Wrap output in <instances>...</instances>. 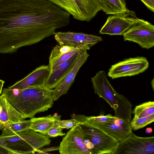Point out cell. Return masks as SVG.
I'll list each match as a JSON object with an SVG mask.
<instances>
[{
	"mask_svg": "<svg viewBox=\"0 0 154 154\" xmlns=\"http://www.w3.org/2000/svg\"><path fill=\"white\" fill-rule=\"evenodd\" d=\"M70 22V14L48 0H0V53L37 43Z\"/></svg>",
	"mask_w": 154,
	"mask_h": 154,
	"instance_id": "cell-1",
	"label": "cell"
},
{
	"mask_svg": "<svg viewBox=\"0 0 154 154\" xmlns=\"http://www.w3.org/2000/svg\"><path fill=\"white\" fill-rule=\"evenodd\" d=\"M52 92L53 89L45 85L21 90L4 88L2 94L25 119L34 117L51 108L54 101Z\"/></svg>",
	"mask_w": 154,
	"mask_h": 154,
	"instance_id": "cell-2",
	"label": "cell"
},
{
	"mask_svg": "<svg viewBox=\"0 0 154 154\" xmlns=\"http://www.w3.org/2000/svg\"><path fill=\"white\" fill-rule=\"evenodd\" d=\"M51 142L46 136L31 129L12 135H0V145L13 154L35 153Z\"/></svg>",
	"mask_w": 154,
	"mask_h": 154,
	"instance_id": "cell-3",
	"label": "cell"
},
{
	"mask_svg": "<svg viewBox=\"0 0 154 154\" xmlns=\"http://www.w3.org/2000/svg\"><path fill=\"white\" fill-rule=\"evenodd\" d=\"M72 16L74 19L89 22L101 10L99 0H48Z\"/></svg>",
	"mask_w": 154,
	"mask_h": 154,
	"instance_id": "cell-4",
	"label": "cell"
},
{
	"mask_svg": "<svg viewBox=\"0 0 154 154\" xmlns=\"http://www.w3.org/2000/svg\"><path fill=\"white\" fill-rule=\"evenodd\" d=\"M81 126L93 146V154H114L119 143L117 140L94 126Z\"/></svg>",
	"mask_w": 154,
	"mask_h": 154,
	"instance_id": "cell-5",
	"label": "cell"
},
{
	"mask_svg": "<svg viewBox=\"0 0 154 154\" xmlns=\"http://www.w3.org/2000/svg\"><path fill=\"white\" fill-rule=\"evenodd\" d=\"M86 136L81 126L72 128L63 138L59 147L61 154H93L85 143Z\"/></svg>",
	"mask_w": 154,
	"mask_h": 154,
	"instance_id": "cell-6",
	"label": "cell"
},
{
	"mask_svg": "<svg viewBox=\"0 0 154 154\" xmlns=\"http://www.w3.org/2000/svg\"><path fill=\"white\" fill-rule=\"evenodd\" d=\"M123 36L124 41L135 42L148 49L154 46V26L147 21L138 18Z\"/></svg>",
	"mask_w": 154,
	"mask_h": 154,
	"instance_id": "cell-7",
	"label": "cell"
},
{
	"mask_svg": "<svg viewBox=\"0 0 154 154\" xmlns=\"http://www.w3.org/2000/svg\"><path fill=\"white\" fill-rule=\"evenodd\" d=\"M154 137H141L132 132L119 142L114 154H154Z\"/></svg>",
	"mask_w": 154,
	"mask_h": 154,
	"instance_id": "cell-8",
	"label": "cell"
},
{
	"mask_svg": "<svg viewBox=\"0 0 154 154\" xmlns=\"http://www.w3.org/2000/svg\"><path fill=\"white\" fill-rule=\"evenodd\" d=\"M135 13L128 9L123 13L108 17L100 31L101 34L123 35L137 21Z\"/></svg>",
	"mask_w": 154,
	"mask_h": 154,
	"instance_id": "cell-9",
	"label": "cell"
},
{
	"mask_svg": "<svg viewBox=\"0 0 154 154\" xmlns=\"http://www.w3.org/2000/svg\"><path fill=\"white\" fill-rule=\"evenodd\" d=\"M149 65L145 57L130 58L112 66L108 75L112 79L135 75L146 71Z\"/></svg>",
	"mask_w": 154,
	"mask_h": 154,
	"instance_id": "cell-10",
	"label": "cell"
},
{
	"mask_svg": "<svg viewBox=\"0 0 154 154\" xmlns=\"http://www.w3.org/2000/svg\"><path fill=\"white\" fill-rule=\"evenodd\" d=\"M54 35V38L59 45L75 48L86 47L90 48L103 40L102 38L99 36L69 31L55 32Z\"/></svg>",
	"mask_w": 154,
	"mask_h": 154,
	"instance_id": "cell-11",
	"label": "cell"
},
{
	"mask_svg": "<svg viewBox=\"0 0 154 154\" xmlns=\"http://www.w3.org/2000/svg\"><path fill=\"white\" fill-rule=\"evenodd\" d=\"M91 80L95 93L104 99L115 111L117 107L115 96L116 91L108 80L105 71L98 72Z\"/></svg>",
	"mask_w": 154,
	"mask_h": 154,
	"instance_id": "cell-12",
	"label": "cell"
},
{
	"mask_svg": "<svg viewBox=\"0 0 154 154\" xmlns=\"http://www.w3.org/2000/svg\"><path fill=\"white\" fill-rule=\"evenodd\" d=\"M50 72L48 65L41 66L26 77L8 88L11 89L21 90L31 87H39L45 85Z\"/></svg>",
	"mask_w": 154,
	"mask_h": 154,
	"instance_id": "cell-13",
	"label": "cell"
},
{
	"mask_svg": "<svg viewBox=\"0 0 154 154\" xmlns=\"http://www.w3.org/2000/svg\"><path fill=\"white\" fill-rule=\"evenodd\" d=\"M130 122L128 120L120 119L115 116L114 118L110 121L91 125L98 128L119 142L132 132Z\"/></svg>",
	"mask_w": 154,
	"mask_h": 154,
	"instance_id": "cell-14",
	"label": "cell"
},
{
	"mask_svg": "<svg viewBox=\"0 0 154 154\" xmlns=\"http://www.w3.org/2000/svg\"><path fill=\"white\" fill-rule=\"evenodd\" d=\"M87 50L85 49L82 51L72 69L62 82L53 89L52 96L54 101L57 100L61 96L67 94L79 70L89 56Z\"/></svg>",
	"mask_w": 154,
	"mask_h": 154,
	"instance_id": "cell-15",
	"label": "cell"
},
{
	"mask_svg": "<svg viewBox=\"0 0 154 154\" xmlns=\"http://www.w3.org/2000/svg\"><path fill=\"white\" fill-rule=\"evenodd\" d=\"M88 48H82L77 51L69 60L63 63L50 72L46 84V86L53 89L58 85L64 79L74 66L81 52Z\"/></svg>",
	"mask_w": 154,
	"mask_h": 154,
	"instance_id": "cell-16",
	"label": "cell"
},
{
	"mask_svg": "<svg viewBox=\"0 0 154 154\" xmlns=\"http://www.w3.org/2000/svg\"><path fill=\"white\" fill-rule=\"evenodd\" d=\"M24 119L23 116L10 103L4 95H0V130L7 123L20 122Z\"/></svg>",
	"mask_w": 154,
	"mask_h": 154,
	"instance_id": "cell-17",
	"label": "cell"
},
{
	"mask_svg": "<svg viewBox=\"0 0 154 154\" xmlns=\"http://www.w3.org/2000/svg\"><path fill=\"white\" fill-rule=\"evenodd\" d=\"M60 116H52L31 118L30 129L45 135L48 131L54 125L55 121L60 119Z\"/></svg>",
	"mask_w": 154,
	"mask_h": 154,
	"instance_id": "cell-18",
	"label": "cell"
},
{
	"mask_svg": "<svg viewBox=\"0 0 154 154\" xmlns=\"http://www.w3.org/2000/svg\"><path fill=\"white\" fill-rule=\"evenodd\" d=\"M117 107L114 111L115 116L120 119L131 121L132 113V105L125 97L118 93H115Z\"/></svg>",
	"mask_w": 154,
	"mask_h": 154,
	"instance_id": "cell-19",
	"label": "cell"
},
{
	"mask_svg": "<svg viewBox=\"0 0 154 154\" xmlns=\"http://www.w3.org/2000/svg\"><path fill=\"white\" fill-rule=\"evenodd\" d=\"M101 10L106 14H114L123 13L128 10L122 0H99Z\"/></svg>",
	"mask_w": 154,
	"mask_h": 154,
	"instance_id": "cell-20",
	"label": "cell"
},
{
	"mask_svg": "<svg viewBox=\"0 0 154 154\" xmlns=\"http://www.w3.org/2000/svg\"><path fill=\"white\" fill-rule=\"evenodd\" d=\"M31 119L24 120L18 122L6 124L2 130L1 135L10 136L19 132L30 129L31 124Z\"/></svg>",
	"mask_w": 154,
	"mask_h": 154,
	"instance_id": "cell-21",
	"label": "cell"
},
{
	"mask_svg": "<svg viewBox=\"0 0 154 154\" xmlns=\"http://www.w3.org/2000/svg\"><path fill=\"white\" fill-rule=\"evenodd\" d=\"M134 117L141 118L154 114V102L149 101L136 106L132 112Z\"/></svg>",
	"mask_w": 154,
	"mask_h": 154,
	"instance_id": "cell-22",
	"label": "cell"
},
{
	"mask_svg": "<svg viewBox=\"0 0 154 154\" xmlns=\"http://www.w3.org/2000/svg\"><path fill=\"white\" fill-rule=\"evenodd\" d=\"M76 48L67 46L56 45L51 51L49 59V65L65 53Z\"/></svg>",
	"mask_w": 154,
	"mask_h": 154,
	"instance_id": "cell-23",
	"label": "cell"
},
{
	"mask_svg": "<svg viewBox=\"0 0 154 154\" xmlns=\"http://www.w3.org/2000/svg\"><path fill=\"white\" fill-rule=\"evenodd\" d=\"M154 121V114L151 115L141 117H134L131 121L130 124L132 130L136 131L143 128L148 124L153 122Z\"/></svg>",
	"mask_w": 154,
	"mask_h": 154,
	"instance_id": "cell-24",
	"label": "cell"
},
{
	"mask_svg": "<svg viewBox=\"0 0 154 154\" xmlns=\"http://www.w3.org/2000/svg\"><path fill=\"white\" fill-rule=\"evenodd\" d=\"M84 48H88L90 49V48L86 47L75 48L63 54L60 57L54 61L51 64L48 65L50 68L51 72L55 69L60 65L69 60L78 51Z\"/></svg>",
	"mask_w": 154,
	"mask_h": 154,
	"instance_id": "cell-25",
	"label": "cell"
},
{
	"mask_svg": "<svg viewBox=\"0 0 154 154\" xmlns=\"http://www.w3.org/2000/svg\"><path fill=\"white\" fill-rule=\"evenodd\" d=\"M63 129L55 122L53 125L49 129L45 135L49 138L65 136L66 134L63 132Z\"/></svg>",
	"mask_w": 154,
	"mask_h": 154,
	"instance_id": "cell-26",
	"label": "cell"
},
{
	"mask_svg": "<svg viewBox=\"0 0 154 154\" xmlns=\"http://www.w3.org/2000/svg\"><path fill=\"white\" fill-rule=\"evenodd\" d=\"M55 122L60 127L63 129L71 128L78 124L77 122L72 118L66 120H57L55 121Z\"/></svg>",
	"mask_w": 154,
	"mask_h": 154,
	"instance_id": "cell-27",
	"label": "cell"
},
{
	"mask_svg": "<svg viewBox=\"0 0 154 154\" xmlns=\"http://www.w3.org/2000/svg\"><path fill=\"white\" fill-rule=\"evenodd\" d=\"M146 7L152 12H154V0H140Z\"/></svg>",
	"mask_w": 154,
	"mask_h": 154,
	"instance_id": "cell-28",
	"label": "cell"
},
{
	"mask_svg": "<svg viewBox=\"0 0 154 154\" xmlns=\"http://www.w3.org/2000/svg\"><path fill=\"white\" fill-rule=\"evenodd\" d=\"M0 154H13L11 152L0 145Z\"/></svg>",
	"mask_w": 154,
	"mask_h": 154,
	"instance_id": "cell-29",
	"label": "cell"
},
{
	"mask_svg": "<svg viewBox=\"0 0 154 154\" xmlns=\"http://www.w3.org/2000/svg\"><path fill=\"white\" fill-rule=\"evenodd\" d=\"M5 82V81L0 79V95L2 92V88Z\"/></svg>",
	"mask_w": 154,
	"mask_h": 154,
	"instance_id": "cell-30",
	"label": "cell"
},
{
	"mask_svg": "<svg viewBox=\"0 0 154 154\" xmlns=\"http://www.w3.org/2000/svg\"><path fill=\"white\" fill-rule=\"evenodd\" d=\"M145 132L147 134L151 133L152 132V129L151 128H147L145 130Z\"/></svg>",
	"mask_w": 154,
	"mask_h": 154,
	"instance_id": "cell-31",
	"label": "cell"
},
{
	"mask_svg": "<svg viewBox=\"0 0 154 154\" xmlns=\"http://www.w3.org/2000/svg\"><path fill=\"white\" fill-rule=\"evenodd\" d=\"M154 79H153L152 80V81L151 84L152 85V90L153 91L154 90Z\"/></svg>",
	"mask_w": 154,
	"mask_h": 154,
	"instance_id": "cell-32",
	"label": "cell"
}]
</instances>
